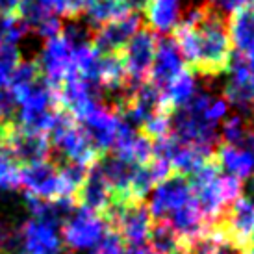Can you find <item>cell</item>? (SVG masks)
Returning <instances> with one entry per match:
<instances>
[{
  "mask_svg": "<svg viewBox=\"0 0 254 254\" xmlns=\"http://www.w3.org/2000/svg\"><path fill=\"white\" fill-rule=\"evenodd\" d=\"M253 193H254V182H253Z\"/></svg>",
  "mask_w": 254,
  "mask_h": 254,
  "instance_id": "obj_39",
  "label": "cell"
},
{
  "mask_svg": "<svg viewBox=\"0 0 254 254\" xmlns=\"http://www.w3.org/2000/svg\"><path fill=\"white\" fill-rule=\"evenodd\" d=\"M21 186L28 195L43 200H54L60 197L58 163L54 160L21 165Z\"/></svg>",
  "mask_w": 254,
  "mask_h": 254,
  "instance_id": "obj_13",
  "label": "cell"
},
{
  "mask_svg": "<svg viewBox=\"0 0 254 254\" xmlns=\"http://www.w3.org/2000/svg\"><path fill=\"white\" fill-rule=\"evenodd\" d=\"M148 245L154 249L156 254H184L186 245L178 238V234L173 230V226L167 221H152V228L148 234Z\"/></svg>",
  "mask_w": 254,
  "mask_h": 254,
  "instance_id": "obj_24",
  "label": "cell"
},
{
  "mask_svg": "<svg viewBox=\"0 0 254 254\" xmlns=\"http://www.w3.org/2000/svg\"><path fill=\"white\" fill-rule=\"evenodd\" d=\"M188 6L190 0H147L143 11L148 30H152L154 34L175 32V28L184 19Z\"/></svg>",
  "mask_w": 254,
  "mask_h": 254,
  "instance_id": "obj_19",
  "label": "cell"
},
{
  "mask_svg": "<svg viewBox=\"0 0 254 254\" xmlns=\"http://www.w3.org/2000/svg\"><path fill=\"white\" fill-rule=\"evenodd\" d=\"M50 147L56 152V162H71L89 169L102 154L95 148L82 125L67 112L62 113L54 130L50 132Z\"/></svg>",
  "mask_w": 254,
  "mask_h": 254,
  "instance_id": "obj_2",
  "label": "cell"
},
{
  "mask_svg": "<svg viewBox=\"0 0 254 254\" xmlns=\"http://www.w3.org/2000/svg\"><path fill=\"white\" fill-rule=\"evenodd\" d=\"M228 82L225 85V99L228 104L253 113L254 106V52H232L226 67Z\"/></svg>",
  "mask_w": 254,
  "mask_h": 254,
  "instance_id": "obj_5",
  "label": "cell"
},
{
  "mask_svg": "<svg viewBox=\"0 0 254 254\" xmlns=\"http://www.w3.org/2000/svg\"><path fill=\"white\" fill-rule=\"evenodd\" d=\"M212 228L219 230L238 251L254 245V200L241 195L219 215Z\"/></svg>",
  "mask_w": 254,
  "mask_h": 254,
  "instance_id": "obj_6",
  "label": "cell"
},
{
  "mask_svg": "<svg viewBox=\"0 0 254 254\" xmlns=\"http://www.w3.org/2000/svg\"><path fill=\"white\" fill-rule=\"evenodd\" d=\"M171 113L169 110H158L152 115H148L147 119L141 123V130L143 135H147L150 141L154 143L158 139H162L165 135L171 134Z\"/></svg>",
  "mask_w": 254,
  "mask_h": 254,
  "instance_id": "obj_27",
  "label": "cell"
},
{
  "mask_svg": "<svg viewBox=\"0 0 254 254\" xmlns=\"http://www.w3.org/2000/svg\"><path fill=\"white\" fill-rule=\"evenodd\" d=\"M254 130V119H247L245 115L241 113H236L232 117L223 123V128H221V137L225 139V143L228 145H236L240 147L243 145V141L247 139V135Z\"/></svg>",
  "mask_w": 254,
  "mask_h": 254,
  "instance_id": "obj_26",
  "label": "cell"
},
{
  "mask_svg": "<svg viewBox=\"0 0 254 254\" xmlns=\"http://www.w3.org/2000/svg\"><path fill=\"white\" fill-rule=\"evenodd\" d=\"M17 17L26 24V28L43 39L58 36L64 28L62 17L54 11L50 0H21Z\"/></svg>",
  "mask_w": 254,
  "mask_h": 254,
  "instance_id": "obj_14",
  "label": "cell"
},
{
  "mask_svg": "<svg viewBox=\"0 0 254 254\" xmlns=\"http://www.w3.org/2000/svg\"><path fill=\"white\" fill-rule=\"evenodd\" d=\"M228 102H226V99L223 97V99H217V97H210L208 99V102H206L204 106V117L210 123H213V125H217L221 119H225L226 113H228Z\"/></svg>",
  "mask_w": 254,
  "mask_h": 254,
  "instance_id": "obj_34",
  "label": "cell"
},
{
  "mask_svg": "<svg viewBox=\"0 0 254 254\" xmlns=\"http://www.w3.org/2000/svg\"><path fill=\"white\" fill-rule=\"evenodd\" d=\"M21 254H62L64 241L58 234V226L30 219L19 228Z\"/></svg>",
  "mask_w": 254,
  "mask_h": 254,
  "instance_id": "obj_15",
  "label": "cell"
},
{
  "mask_svg": "<svg viewBox=\"0 0 254 254\" xmlns=\"http://www.w3.org/2000/svg\"><path fill=\"white\" fill-rule=\"evenodd\" d=\"M21 188V167L4 148H0V190L13 191Z\"/></svg>",
  "mask_w": 254,
  "mask_h": 254,
  "instance_id": "obj_28",
  "label": "cell"
},
{
  "mask_svg": "<svg viewBox=\"0 0 254 254\" xmlns=\"http://www.w3.org/2000/svg\"><path fill=\"white\" fill-rule=\"evenodd\" d=\"M147 0H85L84 15L87 26H102L106 22L119 19L123 15L143 9Z\"/></svg>",
  "mask_w": 254,
  "mask_h": 254,
  "instance_id": "obj_20",
  "label": "cell"
},
{
  "mask_svg": "<svg viewBox=\"0 0 254 254\" xmlns=\"http://www.w3.org/2000/svg\"><path fill=\"white\" fill-rule=\"evenodd\" d=\"M243 148L247 150L249 154H251V158L254 160V130L247 135V139L243 141Z\"/></svg>",
  "mask_w": 254,
  "mask_h": 254,
  "instance_id": "obj_37",
  "label": "cell"
},
{
  "mask_svg": "<svg viewBox=\"0 0 254 254\" xmlns=\"http://www.w3.org/2000/svg\"><path fill=\"white\" fill-rule=\"evenodd\" d=\"M195 95H197L195 72H191L190 69H182L162 91V104L165 110L175 112L178 108L186 106Z\"/></svg>",
  "mask_w": 254,
  "mask_h": 254,
  "instance_id": "obj_23",
  "label": "cell"
},
{
  "mask_svg": "<svg viewBox=\"0 0 254 254\" xmlns=\"http://www.w3.org/2000/svg\"><path fill=\"white\" fill-rule=\"evenodd\" d=\"M104 219L108 221L110 230L117 234L128 247L147 243L150 228H152V217L143 202L113 200Z\"/></svg>",
  "mask_w": 254,
  "mask_h": 254,
  "instance_id": "obj_3",
  "label": "cell"
},
{
  "mask_svg": "<svg viewBox=\"0 0 254 254\" xmlns=\"http://www.w3.org/2000/svg\"><path fill=\"white\" fill-rule=\"evenodd\" d=\"M110 230L108 221L102 215L78 206L76 210L62 223L64 245L71 251L93 249Z\"/></svg>",
  "mask_w": 254,
  "mask_h": 254,
  "instance_id": "obj_7",
  "label": "cell"
},
{
  "mask_svg": "<svg viewBox=\"0 0 254 254\" xmlns=\"http://www.w3.org/2000/svg\"><path fill=\"white\" fill-rule=\"evenodd\" d=\"M50 4L62 19H76L78 15L84 13L85 0H50Z\"/></svg>",
  "mask_w": 254,
  "mask_h": 254,
  "instance_id": "obj_33",
  "label": "cell"
},
{
  "mask_svg": "<svg viewBox=\"0 0 254 254\" xmlns=\"http://www.w3.org/2000/svg\"><path fill=\"white\" fill-rule=\"evenodd\" d=\"M0 148H4L21 165L50 160L52 156L49 135L28 132L15 121L0 125Z\"/></svg>",
  "mask_w": 254,
  "mask_h": 254,
  "instance_id": "obj_4",
  "label": "cell"
},
{
  "mask_svg": "<svg viewBox=\"0 0 254 254\" xmlns=\"http://www.w3.org/2000/svg\"><path fill=\"white\" fill-rule=\"evenodd\" d=\"M182 69H186V65H184V58L175 39L173 37L158 39L154 62H152L150 72H148V82L162 93Z\"/></svg>",
  "mask_w": 254,
  "mask_h": 254,
  "instance_id": "obj_16",
  "label": "cell"
},
{
  "mask_svg": "<svg viewBox=\"0 0 254 254\" xmlns=\"http://www.w3.org/2000/svg\"><path fill=\"white\" fill-rule=\"evenodd\" d=\"M125 254H156L154 249L147 245V243H141V245H130L128 251Z\"/></svg>",
  "mask_w": 254,
  "mask_h": 254,
  "instance_id": "obj_36",
  "label": "cell"
},
{
  "mask_svg": "<svg viewBox=\"0 0 254 254\" xmlns=\"http://www.w3.org/2000/svg\"><path fill=\"white\" fill-rule=\"evenodd\" d=\"M228 36L236 52H254V6H243L230 13L228 19Z\"/></svg>",
  "mask_w": 254,
  "mask_h": 254,
  "instance_id": "obj_21",
  "label": "cell"
},
{
  "mask_svg": "<svg viewBox=\"0 0 254 254\" xmlns=\"http://www.w3.org/2000/svg\"><path fill=\"white\" fill-rule=\"evenodd\" d=\"M17 115V100L7 87H0V125L13 123Z\"/></svg>",
  "mask_w": 254,
  "mask_h": 254,
  "instance_id": "obj_32",
  "label": "cell"
},
{
  "mask_svg": "<svg viewBox=\"0 0 254 254\" xmlns=\"http://www.w3.org/2000/svg\"><path fill=\"white\" fill-rule=\"evenodd\" d=\"M141 22L143 19L137 11L123 15L99 26L93 32L91 41L100 54H121L135 32L141 28Z\"/></svg>",
  "mask_w": 254,
  "mask_h": 254,
  "instance_id": "obj_12",
  "label": "cell"
},
{
  "mask_svg": "<svg viewBox=\"0 0 254 254\" xmlns=\"http://www.w3.org/2000/svg\"><path fill=\"white\" fill-rule=\"evenodd\" d=\"M21 64V52L17 45L2 43L0 45V87H7L17 65Z\"/></svg>",
  "mask_w": 254,
  "mask_h": 254,
  "instance_id": "obj_29",
  "label": "cell"
},
{
  "mask_svg": "<svg viewBox=\"0 0 254 254\" xmlns=\"http://www.w3.org/2000/svg\"><path fill=\"white\" fill-rule=\"evenodd\" d=\"M119 121L121 115L117 113V110L112 104H104L102 100H99L78 123L82 125V128L85 130V134L91 139L95 148L104 156L108 150L113 148Z\"/></svg>",
  "mask_w": 254,
  "mask_h": 254,
  "instance_id": "obj_11",
  "label": "cell"
},
{
  "mask_svg": "<svg viewBox=\"0 0 254 254\" xmlns=\"http://www.w3.org/2000/svg\"><path fill=\"white\" fill-rule=\"evenodd\" d=\"M215 162L228 175H234L240 180L254 177V160L245 148L228 145V143H221L215 148Z\"/></svg>",
  "mask_w": 254,
  "mask_h": 254,
  "instance_id": "obj_22",
  "label": "cell"
},
{
  "mask_svg": "<svg viewBox=\"0 0 254 254\" xmlns=\"http://www.w3.org/2000/svg\"><path fill=\"white\" fill-rule=\"evenodd\" d=\"M156 43H158V37L152 30L139 28L135 32V36L128 41L125 50L121 52L123 60H125V67H127L130 93L148 80V72H150V67L154 62Z\"/></svg>",
  "mask_w": 254,
  "mask_h": 254,
  "instance_id": "obj_8",
  "label": "cell"
},
{
  "mask_svg": "<svg viewBox=\"0 0 254 254\" xmlns=\"http://www.w3.org/2000/svg\"><path fill=\"white\" fill-rule=\"evenodd\" d=\"M37 65L41 78L52 89H58L71 74H76L72 69V47L62 32L50 39H45Z\"/></svg>",
  "mask_w": 254,
  "mask_h": 254,
  "instance_id": "obj_9",
  "label": "cell"
},
{
  "mask_svg": "<svg viewBox=\"0 0 254 254\" xmlns=\"http://www.w3.org/2000/svg\"><path fill=\"white\" fill-rule=\"evenodd\" d=\"M208 2H210V0H208Z\"/></svg>",
  "mask_w": 254,
  "mask_h": 254,
  "instance_id": "obj_40",
  "label": "cell"
},
{
  "mask_svg": "<svg viewBox=\"0 0 254 254\" xmlns=\"http://www.w3.org/2000/svg\"><path fill=\"white\" fill-rule=\"evenodd\" d=\"M219 190H221V197L225 200L226 206H230L234 200H238L241 197L243 191V184L240 178H236L234 175H221L219 177Z\"/></svg>",
  "mask_w": 254,
  "mask_h": 254,
  "instance_id": "obj_30",
  "label": "cell"
},
{
  "mask_svg": "<svg viewBox=\"0 0 254 254\" xmlns=\"http://www.w3.org/2000/svg\"><path fill=\"white\" fill-rule=\"evenodd\" d=\"M125 241L112 230H108L106 236L91 249V254H125Z\"/></svg>",
  "mask_w": 254,
  "mask_h": 254,
  "instance_id": "obj_31",
  "label": "cell"
},
{
  "mask_svg": "<svg viewBox=\"0 0 254 254\" xmlns=\"http://www.w3.org/2000/svg\"><path fill=\"white\" fill-rule=\"evenodd\" d=\"M76 204L80 208L97 213V215H102V217L106 215L110 206L113 204L112 188L102 175L99 162L87 169L84 184L76 193Z\"/></svg>",
  "mask_w": 254,
  "mask_h": 254,
  "instance_id": "obj_17",
  "label": "cell"
},
{
  "mask_svg": "<svg viewBox=\"0 0 254 254\" xmlns=\"http://www.w3.org/2000/svg\"><path fill=\"white\" fill-rule=\"evenodd\" d=\"M173 39L191 72L202 76L226 72L232 54L228 26L225 15L208 2L188 6L184 19L173 32Z\"/></svg>",
  "mask_w": 254,
  "mask_h": 254,
  "instance_id": "obj_1",
  "label": "cell"
},
{
  "mask_svg": "<svg viewBox=\"0 0 254 254\" xmlns=\"http://www.w3.org/2000/svg\"><path fill=\"white\" fill-rule=\"evenodd\" d=\"M21 0H0V15H17Z\"/></svg>",
  "mask_w": 254,
  "mask_h": 254,
  "instance_id": "obj_35",
  "label": "cell"
},
{
  "mask_svg": "<svg viewBox=\"0 0 254 254\" xmlns=\"http://www.w3.org/2000/svg\"><path fill=\"white\" fill-rule=\"evenodd\" d=\"M193 197L190 186V178L180 173H173L171 177L154 186L152 197L148 202V213L152 221L167 219L173 212H177Z\"/></svg>",
  "mask_w": 254,
  "mask_h": 254,
  "instance_id": "obj_10",
  "label": "cell"
},
{
  "mask_svg": "<svg viewBox=\"0 0 254 254\" xmlns=\"http://www.w3.org/2000/svg\"><path fill=\"white\" fill-rule=\"evenodd\" d=\"M163 221H167L173 226V230L178 234V238L184 241V245H188L197 238H200L202 234L212 230V223L204 217L200 206L197 204V200L193 197Z\"/></svg>",
  "mask_w": 254,
  "mask_h": 254,
  "instance_id": "obj_18",
  "label": "cell"
},
{
  "mask_svg": "<svg viewBox=\"0 0 254 254\" xmlns=\"http://www.w3.org/2000/svg\"><path fill=\"white\" fill-rule=\"evenodd\" d=\"M241 254H254V245H251V247L245 249V251H241Z\"/></svg>",
  "mask_w": 254,
  "mask_h": 254,
  "instance_id": "obj_38",
  "label": "cell"
},
{
  "mask_svg": "<svg viewBox=\"0 0 254 254\" xmlns=\"http://www.w3.org/2000/svg\"><path fill=\"white\" fill-rule=\"evenodd\" d=\"M184 254H241L223 234L212 228L210 232L202 234L200 238L186 245Z\"/></svg>",
  "mask_w": 254,
  "mask_h": 254,
  "instance_id": "obj_25",
  "label": "cell"
}]
</instances>
